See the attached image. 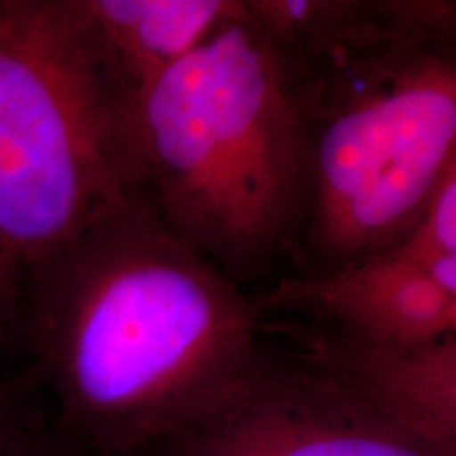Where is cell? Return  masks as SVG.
Segmentation results:
<instances>
[{"mask_svg": "<svg viewBox=\"0 0 456 456\" xmlns=\"http://www.w3.org/2000/svg\"><path fill=\"white\" fill-rule=\"evenodd\" d=\"M3 456H41V454H34L28 450V452H15V450H11V452H3Z\"/></svg>", "mask_w": 456, "mask_h": 456, "instance_id": "obj_12", "label": "cell"}, {"mask_svg": "<svg viewBox=\"0 0 456 456\" xmlns=\"http://www.w3.org/2000/svg\"><path fill=\"white\" fill-rule=\"evenodd\" d=\"M77 4L108 64L138 98L148 83L239 13L243 0H77Z\"/></svg>", "mask_w": 456, "mask_h": 456, "instance_id": "obj_8", "label": "cell"}, {"mask_svg": "<svg viewBox=\"0 0 456 456\" xmlns=\"http://www.w3.org/2000/svg\"><path fill=\"white\" fill-rule=\"evenodd\" d=\"M296 336L300 357L349 380L456 456V340L387 349L323 332Z\"/></svg>", "mask_w": 456, "mask_h": 456, "instance_id": "obj_7", "label": "cell"}, {"mask_svg": "<svg viewBox=\"0 0 456 456\" xmlns=\"http://www.w3.org/2000/svg\"><path fill=\"white\" fill-rule=\"evenodd\" d=\"M4 436H7V416H4V410L0 406V456L4 452Z\"/></svg>", "mask_w": 456, "mask_h": 456, "instance_id": "obj_11", "label": "cell"}, {"mask_svg": "<svg viewBox=\"0 0 456 456\" xmlns=\"http://www.w3.org/2000/svg\"><path fill=\"white\" fill-rule=\"evenodd\" d=\"M135 129L151 205L218 269H254L300 228V118L277 51L245 0L140 91Z\"/></svg>", "mask_w": 456, "mask_h": 456, "instance_id": "obj_3", "label": "cell"}, {"mask_svg": "<svg viewBox=\"0 0 456 456\" xmlns=\"http://www.w3.org/2000/svg\"><path fill=\"white\" fill-rule=\"evenodd\" d=\"M281 61L322 271L393 252L456 159V0H245Z\"/></svg>", "mask_w": 456, "mask_h": 456, "instance_id": "obj_2", "label": "cell"}, {"mask_svg": "<svg viewBox=\"0 0 456 456\" xmlns=\"http://www.w3.org/2000/svg\"><path fill=\"white\" fill-rule=\"evenodd\" d=\"M15 262L0 249V322H3L4 311H7V302L11 296V277H13Z\"/></svg>", "mask_w": 456, "mask_h": 456, "instance_id": "obj_10", "label": "cell"}, {"mask_svg": "<svg viewBox=\"0 0 456 456\" xmlns=\"http://www.w3.org/2000/svg\"><path fill=\"white\" fill-rule=\"evenodd\" d=\"M262 313L309 319L317 332L368 346L456 340V252H389L334 271L279 281Z\"/></svg>", "mask_w": 456, "mask_h": 456, "instance_id": "obj_6", "label": "cell"}, {"mask_svg": "<svg viewBox=\"0 0 456 456\" xmlns=\"http://www.w3.org/2000/svg\"><path fill=\"white\" fill-rule=\"evenodd\" d=\"M393 252L406 256L456 252V159L442 186L437 188L423 222L408 237V241Z\"/></svg>", "mask_w": 456, "mask_h": 456, "instance_id": "obj_9", "label": "cell"}, {"mask_svg": "<svg viewBox=\"0 0 456 456\" xmlns=\"http://www.w3.org/2000/svg\"><path fill=\"white\" fill-rule=\"evenodd\" d=\"M34 269V336L66 423L104 452L180 440L265 357L260 313L125 199Z\"/></svg>", "mask_w": 456, "mask_h": 456, "instance_id": "obj_1", "label": "cell"}, {"mask_svg": "<svg viewBox=\"0 0 456 456\" xmlns=\"http://www.w3.org/2000/svg\"><path fill=\"white\" fill-rule=\"evenodd\" d=\"M142 191L135 94L77 0H0V249L38 265Z\"/></svg>", "mask_w": 456, "mask_h": 456, "instance_id": "obj_4", "label": "cell"}, {"mask_svg": "<svg viewBox=\"0 0 456 456\" xmlns=\"http://www.w3.org/2000/svg\"><path fill=\"white\" fill-rule=\"evenodd\" d=\"M165 456H446L342 376L265 353L216 412Z\"/></svg>", "mask_w": 456, "mask_h": 456, "instance_id": "obj_5", "label": "cell"}]
</instances>
